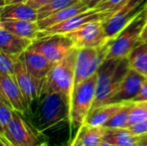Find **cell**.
Listing matches in <instances>:
<instances>
[{
  "label": "cell",
  "instance_id": "25",
  "mask_svg": "<svg viewBox=\"0 0 147 146\" xmlns=\"http://www.w3.org/2000/svg\"><path fill=\"white\" fill-rule=\"evenodd\" d=\"M78 1L79 0H51L47 4L38 9V20L53 15Z\"/></svg>",
  "mask_w": 147,
  "mask_h": 146
},
{
  "label": "cell",
  "instance_id": "19",
  "mask_svg": "<svg viewBox=\"0 0 147 146\" xmlns=\"http://www.w3.org/2000/svg\"><path fill=\"white\" fill-rule=\"evenodd\" d=\"M0 27H3L10 33L18 36L34 40L38 37L40 32V27L37 22L15 20V21H4L0 22Z\"/></svg>",
  "mask_w": 147,
  "mask_h": 146
},
{
  "label": "cell",
  "instance_id": "10",
  "mask_svg": "<svg viewBox=\"0 0 147 146\" xmlns=\"http://www.w3.org/2000/svg\"><path fill=\"white\" fill-rule=\"evenodd\" d=\"M113 13L111 12H105L100 11L96 9H90L51 28L44 30H40L37 39L51 34H67L80 28L87 23L97 21H105Z\"/></svg>",
  "mask_w": 147,
  "mask_h": 146
},
{
  "label": "cell",
  "instance_id": "1",
  "mask_svg": "<svg viewBox=\"0 0 147 146\" xmlns=\"http://www.w3.org/2000/svg\"><path fill=\"white\" fill-rule=\"evenodd\" d=\"M30 123L40 133L70 123V104L60 93L53 92L40 96Z\"/></svg>",
  "mask_w": 147,
  "mask_h": 146
},
{
  "label": "cell",
  "instance_id": "3",
  "mask_svg": "<svg viewBox=\"0 0 147 146\" xmlns=\"http://www.w3.org/2000/svg\"><path fill=\"white\" fill-rule=\"evenodd\" d=\"M78 51V48L74 47L63 60L55 64L43 81L40 97L53 92L60 93L66 98L71 108L74 91L75 65Z\"/></svg>",
  "mask_w": 147,
  "mask_h": 146
},
{
  "label": "cell",
  "instance_id": "11",
  "mask_svg": "<svg viewBox=\"0 0 147 146\" xmlns=\"http://www.w3.org/2000/svg\"><path fill=\"white\" fill-rule=\"evenodd\" d=\"M77 48H94L105 45L110 40L107 37L103 21L92 22L66 34Z\"/></svg>",
  "mask_w": 147,
  "mask_h": 146
},
{
  "label": "cell",
  "instance_id": "21",
  "mask_svg": "<svg viewBox=\"0 0 147 146\" xmlns=\"http://www.w3.org/2000/svg\"><path fill=\"white\" fill-rule=\"evenodd\" d=\"M125 103L126 102L108 103L96 108L90 113L84 124L92 126H103L104 124L109 120Z\"/></svg>",
  "mask_w": 147,
  "mask_h": 146
},
{
  "label": "cell",
  "instance_id": "29",
  "mask_svg": "<svg viewBox=\"0 0 147 146\" xmlns=\"http://www.w3.org/2000/svg\"><path fill=\"white\" fill-rule=\"evenodd\" d=\"M127 1V0H102L95 9L100 11L114 13L120 7H121Z\"/></svg>",
  "mask_w": 147,
  "mask_h": 146
},
{
  "label": "cell",
  "instance_id": "2",
  "mask_svg": "<svg viewBox=\"0 0 147 146\" xmlns=\"http://www.w3.org/2000/svg\"><path fill=\"white\" fill-rule=\"evenodd\" d=\"M129 69L127 58L104 60L97 71L96 99L92 110L109 103Z\"/></svg>",
  "mask_w": 147,
  "mask_h": 146
},
{
  "label": "cell",
  "instance_id": "28",
  "mask_svg": "<svg viewBox=\"0 0 147 146\" xmlns=\"http://www.w3.org/2000/svg\"><path fill=\"white\" fill-rule=\"evenodd\" d=\"M13 109L0 99V133H2L13 118Z\"/></svg>",
  "mask_w": 147,
  "mask_h": 146
},
{
  "label": "cell",
  "instance_id": "30",
  "mask_svg": "<svg viewBox=\"0 0 147 146\" xmlns=\"http://www.w3.org/2000/svg\"><path fill=\"white\" fill-rule=\"evenodd\" d=\"M132 134L134 136H139L144 133H147V120L136 123L134 125H132L128 127H127Z\"/></svg>",
  "mask_w": 147,
  "mask_h": 146
},
{
  "label": "cell",
  "instance_id": "42",
  "mask_svg": "<svg viewBox=\"0 0 147 146\" xmlns=\"http://www.w3.org/2000/svg\"><path fill=\"white\" fill-rule=\"evenodd\" d=\"M146 42H147V40H146Z\"/></svg>",
  "mask_w": 147,
  "mask_h": 146
},
{
  "label": "cell",
  "instance_id": "27",
  "mask_svg": "<svg viewBox=\"0 0 147 146\" xmlns=\"http://www.w3.org/2000/svg\"><path fill=\"white\" fill-rule=\"evenodd\" d=\"M18 58H15L3 51H0V74L15 77L16 63Z\"/></svg>",
  "mask_w": 147,
  "mask_h": 146
},
{
  "label": "cell",
  "instance_id": "5",
  "mask_svg": "<svg viewBox=\"0 0 147 146\" xmlns=\"http://www.w3.org/2000/svg\"><path fill=\"white\" fill-rule=\"evenodd\" d=\"M146 22L147 15L143 10L114 39L109 40L106 59L127 58L140 41L141 34Z\"/></svg>",
  "mask_w": 147,
  "mask_h": 146
},
{
  "label": "cell",
  "instance_id": "12",
  "mask_svg": "<svg viewBox=\"0 0 147 146\" xmlns=\"http://www.w3.org/2000/svg\"><path fill=\"white\" fill-rule=\"evenodd\" d=\"M15 78L30 110L33 102L38 100L40 96L43 81L34 78L28 71L22 55L18 58L16 63Z\"/></svg>",
  "mask_w": 147,
  "mask_h": 146
},
{
  "label": "cell",
  "instance_id": "40",
  "mask_svg": "<svg viewBox=\"0 0 147 146\" xmlns=\"http://www.w3.org/2000/svg\"><path fill=\"white\" fill-rule=\"evenodd\" d=\"M67 146H74V140H72Z\"/></svg>",
  "mask_w": 147,
  "mask_h": 146
},
{
  "label": "cell",
  "instance_id": "33",
  "mask_svg": "<svg viewBox=\"0 0 147 146\" xmlns=\"http://www.w3.org/2000/svg\"><path fill=\"white\" fill-rule=\"evenodd\" d=\"M138 146H147V133L136 136Z\"/></svg>",
  "mask_w": 147,
  "mask_h": 146
},
{
  "label": "cell",
  "instance_id": "7",
  "mask_svg": "<svg viewBox=\"0 0 147 146\" xmlns=\"http://www.w3.org/2000/svg\"><path fill=\"white\" fill-rule=\"evenodd\" d=\"M109 42L99 47L78 48L75 65L74 89L97 73L102 64L106 59Z\"/></svg>",
  "mask_w": 147,
  "mask_h": 146
},
{
  "label": "cell",
  "instance_id": "32",
  "mask_svg": "<svg viewBox=\"0 0 147 146\" xmlns=\"http://www.w3.org/2000/svg\"><path fill=\"white\" fill-rule=\"evenodd\" d=\"M51 0H28L26 3L28 4H29L31 7H33L35 9H39L41 7L45 6L46 4H47Z\"/></svg>",
  "mask_w": 147,
  "mask_h": 146
},
{
  "label": "cell",
  "instance_id": "4",
  "mask_svg": "<svg viewBox=\"0 0 147 146\" xmlns=\"http://www.w3.org/2000/svg\"><path fill=\"white\" fill-rule=\"evenodd\" d=\"M97 73L78 84L73 91L70 108L71 130L79 129L92 110L96 99Z\"/></svg>",
  "mask_w": 147,
  "mask_h": 146
},
{
  "label": "cell",
  "instance_id": "18",
  "mask_svg": "<svg viewBox=\"0 0 147 146\" xmlns=\"http://www.w3.org/2000/svg\"><path fill=\"white\" fill-rule=\"evenodd\" d=\"M88 9H89L82 0H79L78 2L75 3L72 5H70L43 19L38 20V25L40 30H44L56 24H59L62 22H65L71 18L72 16L78 14H80L82 12H84Z\"/></svg>",
  "mask_w": 147,
  "mask_h": 146
},
{
  "label": "cell",
  "instance_id": "16",
  "mask_svg": "<svg viewBox=\"0 0 147 146\" xmlns=\"http://www.w3.org/2000/svg\"><path fill=\"white\" fill-rule=\"evenodd\" d=\"M34 40L10 33L0 27V51L19 58L32 45Z\"/></svg>",
  "mask_w": 147,
  "mask_h": 146
},
{
  "label": "cell",
  "instance_id": "23",
  "mask_svg": "<svg viewBox=\"0 0 147 146\" xmlns=\"http://www.w3.org/2000/svg\"><path fill=\"white\" fill-rule=\"evenodd\" d=\"M128 59L130 69L147 77V42L140 40L133 49Z\"/></svg>",
  "mask_w": 147,
  "mask_h": 146
},
{
  "label": "cell",
  "instance_id": "24",
  "mask_svg": "<svg viewBox=\"0 0 147 146\" xmlns=\"http://www.w3.org/2000/svg\"><path fill=\"white\" fill-rule=\"evenodd\" d=\"M134 104V102H126L123 107L104 124L103 126L108 128H127L128 126L129 116Z\"/></svg>",
  "mask_w": 147,
  "mask_h": 146
},
{
  "label": "cell",
  "instance_id": "14",
  "mask_svg": "<svg viewBox=\"0 0 147 146\" xmlns=\"http://www.w3.org/2000/svg\"><path fill=\"white\" fill-rule=\"evenodd\" d=\"M146 78L147 77L140 74L139 72L129 69L117 90L110 98L109 103L133 102V100L138 95L140 87Z\"/></svg>",
  "mask_w": 147,
  "mask_h": 146
},
{
  "label": "cell",
  "instance_id": "17",
  "mask_svg": "<svg viewBox=\"0 0 147 146\" xmlns=\"http://www.w3.org/2000/svg\"><path fill=\"white\" fill-rule=\"evenodd\" d=\"M38 21V10L27 3H9L1 6L0 22L4 21Z\"/></svg>",
  "mask_w": 147,
  "mask_h": 146
},
{
  "label": "cell",
  "instance_id": "31",
  "mask_svg": "<svg viewBox=\"0 0 147 146\" xmlns=\"http://www.w3.org/2000/svg\"><path fill=\"white\" fill-rule=\"evenodd\" d=\"M133 102H147V78H146L145 81L143 82L138 95L135 96V98L133 100Z\"/></svg>",
  "mask_w": 147,
  "mask_h": 146
},
{
  "label": "cell",
  "instance_id": "26",
  "mask_svg": "<svg viewBox=\"0 0 147 146\" xmlns=\"http://www.w3.org/2000/svg\"><path fill=\"white\" fill-rule=\"evenodd\" d=\"M146 120H147V102H134L130 113L128 126Z\"/></svg>",
  "mask_w": 147,
  "mask_h": 146
},
{
  "label": "cell",
  "instance_id": "38",
  "mask_svg": "<svg viewBox=\"0 0 147 146\" xmlns=\"http://www.w3.org/2000/svg\"><path fill=\"white\" fill-rule=\"evenodd\" d=\"M0 144H1V146H10L9 145H8L7 143H5L3 140H2V139L0 140Z\"/></svg>",
  "mask_w": 147,
  "mask_h": 146
},
{
  "label": "cell",
  "instance_id": "20",
  "mask_svg": "<svg viewBox=\"0 0 147 146\" xmlns=\"http://www.w3.org/2000/svg\"><path fill=\"white\" fill-rule=\"evenodd\" d=\"M105 127L84 124L74 137V146H98L103 140Z\"/></svg>",
  "mask_w": 147,
  "mask_h": 146
},
{
  "label": "cell",
  "instance_id": "15",
  "mask_svg": "<svg viewBox=\"0 0 147 146\" xmlns=\"http://www.w3.org/2000/svg\"><path fill=\"white\" fill-rule=\"evenodd\" d=\"M22 58L28 71L34 78L40 81H44L55 65L54 63L50 61L44 55L30 48L22 54Z\"/></svg>",
  "mask_w": 147,
  "mask_h": 146
},
{
  "label": "cell",
  "instance_id": "6",
  "mask_svg": "<svg viewBox=\"0 0 147 146\" xmlns=\"http://www.w3.org/2000/svg\"><path fill=\"white\" fill-rule=\"evenodd\" d=\"M40 134L31 123L23 119L22 114L14 110L11 121L0 137L10 146H36L41 144Z\"/></svg>",
  "mask_w": 147,
  "mask_h": 146
},
{
  "label": "cell",
  "instance_id": "22",
  "mask_svg": "<svg viewBox=\"0 0 147 146\" xmlns=\"http://www.w3.org/2000/svg\"><path fill=\"white\" fill-rule=\"evenodd\" d=\"M103 140L115 146H138L136 136L127 128L105 127Z\"/></svg>",
  "mask_w": 147,
  "mask_h": 146
},
{
  "label": "cell",
  "instance_id": "36",
  "mask_svg": "<svg viewBox=\"0 0 147 146\" xmlns=\"http://www.w3.org/2000/svg\"><path fill=\"white\" fill-rule=\"evenodd\" d=\"M140 40H143V41H146L147 40V22L142 31V34H141V37H140Z\"/></svg>",
  "mask_w": 147,
  "mask_h": 146
},
{
  "label": "cell",
  "instance_id": "34",
  "mask_svg": "<svg viewBox=\"0 0 147 146\" xmlns=\"http://www.w3.org/2000/svg\"><path fill=\"white\" fill-rule=\"evenodd\" d=\"M89 9H95L102 0H82Z\"/></svg>",
  "mask_w": 147,
  "mask_h": 146
},
{
  "label": "cell",
  "instance_id": "8",
  "mask_svg": "<svg viewBox=\"0 0 147 146\" xmlns=\"http://www.w3.org/2000/svg\"><path fill=\"white\" fill-rule=\"evenodd\" d=\"M74 47L72 40L66 34H51L34 40L29 48L57 64L63 60Z\"/></svg>",
  "mask_w": 147,
  "mask_h": 146
},
{
  "label": "cell",
  "instance_id": "35",
  "mask_svg": "<svg viewBox=\"0 0 147 146\" xmlns=\"http://www.w3.org/2000/svg\"><path fill=\"white\" fill-rule=\"evenodd\" d=\"M28 0H2V5L9 4V3H26Z\"/></svg>",
  "mask_w": 147,
  "mask_h": 146
},
{
  "label": "cell",
  "instance_id": "39",
  "mask_svg": "<svg viewBox=\"0 0 147 146\" xmlns=\"http://www.w3.org/2000/svg\"><path fill=\"white\" fill-rule=\"evenodd\" d=\"M36 146H48L47 145V143H41V144H40V145H38Z\"/></svg>",
  "mask_w": 147,
  "mask_h": 146
},
{
  "label": "cell",
  "instance_id": "41",
  "mask_svg": "<svg viewBox=\"0 0 147 146\" xmlns=\"http://www.w3.org/2000/svg\"><path fill=\"white\" fill-rule=\"evenodd\" d=\"M145 12H146V15H147V3H146V7H145Z\"/></svg>",
  "mask_w": 147,
  "mask_h": 146
},
{
  "label": "cell",
  "instance_id": "13",
  "mask_svg": "<svg viewBox=\"0 0 147 146\" xmlns=\"http://www.w3.org/2000/svg\"><path fill=\"white\" fill-rule=\"evenodd\" d=\"M0 99L4 101L13 110L24 115L28 106L15 77L0 74Z\"/></svg>",
  "mask_w": 147,
  "mask_h": 146
},
{
  "label": "cell",
  "instance_id": "9",
  "mask_svg": "<svg viewBox=\"0 0 147 146\" xmlns=\"http://www.w3.org/2000/svg\"><path fill=\"white\" fill-rule=\"evenodd\" d=\"M146 3L147 0H127L107 20L103 21L107 37L109 40L114 39L145 9Z\"/></svg>",
  "mask_w": 147,
  "mask_h": 146
},
{
  "label": "cell",
  "instance_id": "37",
  "mask_svg": "<svg viewBox=\"0 0 147 146\" xmlns=\"http://www.w3.org/2000/svg\"><path fill=\"white\" fill-rule=\"evenodd\" d=\"M98 146H115V145H113V144H111V143H109V142H107V141L102 140Z\"/></svg>",
  "mask_w": 147,
  "mask_h": 146
}]
</instances>
